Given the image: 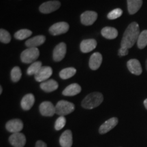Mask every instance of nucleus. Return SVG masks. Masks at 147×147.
<instances>
[{"mask_svg": "<svg viewBox=\"0 0 147 147\" xmlns=\"http://www.w3.org/2000/svg\"><path fill=\"white\" fill-rule=\"evenodd\" d=\"M140 32V27L136 22H133L130 23L125 31L122 40H121V47L126 49H131L137 42L138 39Z\"/></svg>", "mask_w": 147, "mask_h": 147, "instance_id": "f257e3e1", "label": "nucleus"}, {"mask_svg": "<svg viewBox=\"0 0 147 147\" xmlns=\"http://www.w3.org/2000/svg\"><path fill=\"white\" fill-rule=\"evenodd\" d=\"M104 97L101 93L94 92L87 95L82 102V107L85 109H93L102 104Z\"/></svg>", "mask_w": 147, "mask_h": 147, "instance_id": "f03ea898", "label": "nucleus"}, {"mask_svg": "<svg viewBox=\"0 0 147 147\" xmlns=\"http://www.w3.org/2000/svg\"><path fill=\"white\" fill-rule=\"evenodd\" d=\"M40 51L38 48H28L22 52L21 60L24 63H32L39 57Z\"/></svg>", "mask_w": 147, "mask_h": 147, "instance_id": "7ed1b4c3", "label": "nucleus"}, {"mask_svg": "<svg viewBox=\"0 0 147 147\" xmlns=\"http://www.w3.org/2000/svg\"><path fill=\"white\" fill-rule=\"evenodd\" d=\"M75 109L74 104L65 100H61L55 106L56 114L59 116H65L72 113Z\"/></svg>", "mask_w": 147, "mask_h": 147, "instance_id": "20e7f679", "label": "nucleus"}, {"mask_svg": "<svg viewBox=\"0 0 147 147\" xmlns=\"http://www.w3.org/2000/svg\"><path fill=\"white\" fill-rule=\"evenodd\" d=\"M61 6V3L59 1H49L43 3L40 5V12L43 14H49L54 11L57 10Z\"/></svg>", "mask_w": 147, "mask_h": 147, "instance_id": "39448f33", "label": "nucleus"}, {"mask_svg": "<svg viewBox=\"0 0 147 147\" xmlns=\"http://www.w3.org/2000/svg\"><path fill=\"white\" fill-rule=\"evenodd\" d=\"M69 26L68 23L65 22H59L55 23L49 28V32L53 36H59V35L65 34L68 31Z\"/></svg>", "mask_w": 147, "mask_h": 147, "instance_id": "423d86ee", "label": "nucleus"}, {"mask_svg": "<svg viewBox=\"0 0 147 147\" xmlns=\"http://www.w3.org/2000/svg\"><path fill=\"white\" fill-rule=\"evenodd\" d=\"M9 142L14 147H23L26 144V138L21 132L14 133L9 137Z\"/></svg>", "mask_w": 147, "mask_h": 147, "instance_id": "0eeeda50", "label": "nucleus"}, {"mask_svg": "<svg viewBox=\"0 0 147 147\" xmlns=\"http://www.w3.org/2000/svg\"><path fill=\"white\" fill-rule=\"evenodd\" d=\"M5 128L9 132L14 134L18 133L23 129V123L21 119H14L8 121L5 125Z\"/></svg>", "mask_w": 147, "mask_h": 147, "instance_id": "6e6552de", "label": "nucleus"}, {"mask_svg": "<svg viewBox=\"0 0 147 147\" xmlns=\"http://www.w3.org/2000/svg\"><path fill=\"white\" fill-rule=\"evenodd\" d=\"M66 45L64 42H61L58 45H57L53 50V57L55 61H61L65 57L66 54Z\"/></svg>", "mask_w": 147, "mask_h": 147, "instance_id": "1a4fd4ad", "label": "nucleus"}, {"mask_svg": "<svg viewBox=\"0 0 147 147\" xmlns=\"http://www.w3.org/2000/svg\"><path fill=\"white\" fill-rule=\"evenodd\" d=\"M97 18V12L94 11H86L80 16V21L82 25L86 26L92 25Z\"/></svg>", "mask_w": 147, "mask_h": 147, "instance_id": "9d476101", "label": "nucleus"}, {"mask_svg": "<svg viewBox=\"0 0 147 147\" xmlns=\"http://www.w3.org/2000/svg\"><path fill=\"white\" fill-rule=\"evenodd\" d=\"M53 69L49 66H42L38 73L35 75V79L38 82H45L51 76Z\"/></svg>", "mask_w": 147, "mask_h": 147, "instance_id": "9b49d317", "label": "nucleus"}, {"mask_svg": "<svg viewBox=\"0 0 147 147\" xmlns=\"http://www.w3.org/2000/svg\"><path fill=\"white\" fill-rule=\"evenodd\" d=\"M40 112L44 117H53L56 114L55 106L50 102H43L40 105Z\"/></svg>", "mask_w": 147, "mask_h": 147, "instance_id": "f8f14e48", "label": "nucleus"}, {"mask_svg": "<svg viewBox=\"0 0 147 147\" xmlns=\"http://www.w3.org/2000/svg\"><path fill=\"white\" fill-rule=\"evenodd\" d=\"M127 66L129 71L134 75L139 76L142 72L140 62L136 59H131L129 60L127 63Z\"/></svg>", "mask_w": 147, "mask_h": 147, "instance_id": "ddd939ff", "label": "nucleus"}, {"mask_svg": "<svg viewBox=\"0 0 147 147\" xmlns=\"http://www.w3.org/2000/svg\"><path fill=\"white\" fill-rule=\"evenodd\" d=\"M118 122V119L116 118V117L109 119L100 126V129H99V132L101 134L108 133V131H110V130H112L114 127H115L117 125Z\"/></svg>", "mask_w": 147, "mask_h": 147, "instance_id": "4468645a", "label": "nucleus"}, {"mask_svg": "<svg viewBox=\"0 0 147 147\" xmlns=\"http://www.w3.org/2000/svg\"><path fill=\"white\" fill-rule=\"evenodd\" d=\"M73 143L72 133L70 130H65L59 138V144L61 147H71Z\"/></svg>", "mask_w": 147, "mask_h": 147, "instance_id": "2eb2a0df", "label": "nucleus"}, {"mask_svg": "<svg viewBox=\"0 0 147 147\" xmlns=\"http://www.w3.org/2000/svg\"><path fill=\"white\" fill-rule=\"evenodd\" d=\"M97 47V42L94 39L82 40L80 43V49L82 53H87L93 51Z\"/></svg>", "mask_w": 147, "mask_h": 147, "instance_id": "dca6fc26", "label": "nucleus"}, {"mask_svg": "<svg viewBox=\"0 0 147 147\" xmlns=\"http://www.w3.org/2000/svg\"><path fill=\"white\" fill-rule=\"evenodd\" d=\"M102 62V55L100 53L96 52L92 54L89 59V67L92 70H97L100 67Z\"/></svg>", "mask_w": 147, "mask_h": 147, "instance_id": "f3484780", "label": "nucleus"}, {"mask_svg": "<svg viewBox=\"0 0 147 147\" xmlns=\"http://www.w3.org/2000/svg\"><path fill=\"white\" fill-rule=\"evenodd\" d=\"M35 102V97L34 95L32 93H29V94L25 95L23 97L21 102V108L24 110H29L32 108L34 106Z\"/></svg>", "mask_w": 147, "mask_h": 147, "instance_id": "a211bd4d", "label": "nucleus"}, {"mask_svg": "<svg viewBox=\"0 0 147 147\" xmlns=\"http://www.w3.org/2000/svg\"><path fill=\"white\" fill-rule=\"evenodd\" d=\"M59 84L57 82L55 81L53 79L51 80H46V81L42 82L40 84V88L43 90L44 91L47 92V93H50L53 92L58 89Z\"/></svg>", "mask_w": 147, "mask_h": 147, "instance_id": "6ab92c4d", "label": "nucleus"}, {"mask_svg": "<svg viewBox=\"0 0 147 147\" xmlns=\"http://www.w3.org/2000/svg\"><path fill=\"white\" fill-rule=\"evenodd\" d=\"M46 38L45 36H37L34 38L27 40L25 42V45L29 48H37L45 43Z\"/></svg>", "mask_w": 147, "mask_h": 147, "instance_id": "aec40b11", "label": "nucleus"}, {"mask_svg": "<svg viewBox=\"0 0 147 147\" xmlns=\"http://www.w3.org/2000/svg\"><path fill=\"white\" fill-rule=\"evenodd\" d=\"M81 91V87L78 84L74 83L69 84L63 91V95L65 96H74Z\"/></svg>", "mask_w": 147, "mask_h": 147, "instance_id": "412c9836", "label": "nucleus"}, {"mask_svg": "<svg viewBox=\"0 0 147 147\" xmlns=\"http://www.w3.org/2000/svg\"><path fill=\"white\" fill-rule=\"evenodd\" d=\"M142 0H127V9L130 14H134L142 5Z\"/></svg>", "mask_w": 147, "mask_h": 147, "instance_id": "4be33fe9", "label": "nucleus"}, {"mask_svg": "<svg viewBox=\"0 0 147 147\" xmlns=\"http://www.w3.org/2000/svg\"><path fill=\"white\" fill-rule=\"evenodd\" d=\"M102 36L108 40H113L118 36V31L111 27H106L102 29L101 32Z\"/></svg>", "mask_w": 147, "mask_h": 147, "instance_id": "5701e85b", "label": "nucleus"}, {"mask_svg": "<svg viewBox=\"0 0 147 147\" xmlns=\"http://www.w3.org/2000/svg\"><path fill=\"white\" fill-rule=\"evenodd\" d=\"M76 73V69L74 67H67L63 69L59 72V76L61 78L66 80V79L70 78L75 75Z\"/></svg>", "mask_w": 147, "mask_h": 147, "instance_id": "b1692460", "label": "nucleus"}, {"mask_svg": "<svg viewBox=\"0 0 147 147\" xmlns=\"http://www.w3.org/2000/svg\"><path fill=\"white\" fill-rule=\"evenodd\" d=\"M137 45L140 49H144L147 46V29L140 32L137 41Z\"/></svg>", "mask_w": 147, "mask_h": 147, "instance_id": "393cba45", "label": "nucleus"}, {"mask_svg": "<svg viewBox=\"0 0 147 147\" xmlns=\"http://www.w3.org/2000/svg\"><path fill=\"white\" fill-rule=\"evenodd\" d=\"M32 32L31 30H29V29H23L16 32L15 34H14V38L17 40H23L29 38V36H32Z\"/></svg>", "mask_w": 147, "mask_h": 147, "instance_id": "a878e982", "label": "nucleus"}, {"mask_svg": "<svg viewBox=\"0 0 147 147\" xmlns=\"http://www.w3.org/2000/svg\"><path fill=\"white\" fill-rule=\"evenodd\" d=\"M42 67L41 61H35L28 67L27 70V74L29 76L36 75L39 71L40 68Z\"/></svg>", "mask_w": 147, "mask_h": 147, "instance_id": "bb28decb", "label": "nucleus"}, {"mask_svg": "<svg viewBox=\"0 0 147 147\" xmlns=\"http://www.w3.org/2000/svg\"><path fill=\"white\" fill-rule=\"evenodd\" d=\"M11 80H12L14 82H16L18 81H19V80L21 78L22 76V73H21V70L20 69L19 67H13V69H12L11 71Z\"/></svg>", "mask_w": 147, "mask_h": 147, "instance_id": "cd10ccee", "label": "nucleus"}, {"mask_svg": "<svg viewBox=\"0 0 147 147\" xmlns=\"http://www.w3.org/2000/svg\"><path fill=\"white\" fill-rule=\"evenodd\" d=\"M0 41L5 44H8L11 41L10 34L5 29H1L0 30Z\"/></svg>", "mask_w": 147, "mask_h": 147, "instance_id": "c85d7f7f", "label": "nucleus"}, {"mask_svg": "<svg viewBox=\"0 0 147 147\" xmlns=\"http://www.w3.org/2000/svg\"><path fill=\"white\" fill-rule=\"evenodd\" d=\"M123 14V10L121 8H116L108 14L107 18L109 20H115L120 17Z\"/></svg>", "mask_w": 147, "mask_h": 147, "instance_id": "c756f323", "label": "nucleus"}, {"mask_svg": "<svg viewBox=\"0 0 147 147\" xmlns=\"http://www.w3.org/2000/svg\"><path fill=\"white\" fill-rule=\"evenodd\" d=\"M66 123V119L63 116H60L59 118L57 119L55 123V129L56 130H61L65 127Z\"/></svg>", "mask_w": 147, "mask_h": 147, "instance_id": "7c9ffc66", "label": "nucleus"}, {"mask_svg": "<svg viewBox=\"0 0 147 147\" xmlns=\"http://www.w3.org/2000/svg\"><path fill=\"white\" fill-rule=\"evenodd\" d=\"M129 49H126V48H124V47H121L120 49L119 50V56L120 57H123V56H125V55H128L129 53Z\"/></svg>", "mask_w": 147, "mask_h": 147, "instance_id": "2f4dec72", "label": "nucleus"}, {"mask_svg": "<svg viewBox=\"0 0 147 147\" xmlns=\"http://www.w3.org/2000/svg\"><path fill=\"white\" fill-rule=\"evenodd\" d=\"M35 147H47V145L43 141L38 140L36 143V146Z\"/></svg>", "mask_w": 147, "mask_h": 147, "instance_id": "473e14b6", "label": "nucleus"}, {"mask_svg": "<svg viewBox=\"0 0 147 147\" xmlns=\"http://www.w3.org/2000/svg\"><path fill=\"white\" fill-rule=\"evenodd\" d=\"M144 105L145 106V108L147 109V99H146V100L144 101Z\"/></svg>", "mask_w": 147, "mask_h": 147, "instance_id": "72a5a7b5", "label": "nucleus"}, {"mask_svg": "<svg viewBox=\"0 0 147 147\" xmlns=\"http://www.w3.org/2000/svg\"><path fill=\"white\" fill-rule=\"evenodd\" d=\"M2 91H3V89H2V87H0V94H1V93H2Z\"/></svg>", "mask_w": 147, "mask_h": 147, "instance_id": "f704fd0d", "label": "nucleus"}, {"mask_svg": "<svg viewBox=\"0 0 147 147\" xmlns=\"http://www.w3.org/2000/svg\"><path fill=\"white\" fill-rule=\"evenodd\" d=\"M146 69L147 70V59H146Z\"/></svg>", "mask_w": 147, "mask_h": 147, "instance_id": "c9c22d12", "label": "nucleus"}]
</instances>
